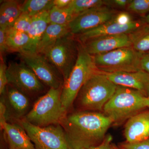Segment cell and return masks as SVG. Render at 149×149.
Listing matches in <instances>:
<instances>
[{
  "label": "cell",
  "instance_id": "1",
  "mask_svg": "<svg viewBox=\"0 0 149 149\" xmlns=\"http://www.w3.org/2000/svg\"><path fill=\"white\" fill-rule=\"evenodd\" d=\"M112 120L102 112L77 111L67 114L61 125L72 149H90L100 145Z\"/></svg>",
  "mask_w": 149,
  "mask_h": 149
},
{
  "label": "cell",
  "instance_id": "2",
  "mask_svg": "<svg viewBox=\"0 0 149 149\" xmlns=\"http://www.w3.org/2000/svg\"><path fill=\"white\" fill-rule=\"evenodd\" d=\"M117 87L104 72L98 70L83 85L73 104L78 111L101 112Z\"/></svg>",
  "mask_w": 149,
  "mask_h": 149
},
{
  "label": "cell",
  "instance_id": "3",
  "mask_svg": "<svg viewBox=\"0 0 149 149\" xmlns=\"http://www.w3.org/2000/svg\"><path fill=\"white\" fill-rule=\"evenodd\" d=\"M148 98L140 91L117 85L116 91L104 107L102 113L113 124H119L148 107Z\"/></svg>",
  "mask_w": 149,
  "mask_h": 149
},
{
  "label": "cell",
  "instance_id": "4",
  "mask_svg": "<svg viewBox=\"0 0 149 149\" xmlns=\"http://www.w3.org/2000/svg\"><path fill=\"white\" fill-rule=\"evenodd\" d=\"M62 88H50L37 99L23 119L40 127L61 124L68 114L62 103Z\"/></svg>",
  "mask_w": 149,
  "mask_h": 149
},
{
  "label": "cell",
  "instance_id": "5",
  "mask_svg": "<svg viewBox=\"0 0 149 149\" xmlns=\"http://www.w3.org/2000/svg\"><path fill=\"white\" fill-rule=\"evenodd\" d=\"M98 70L93 56L86 52L81 43L79 44L76 63L62 88V103L68 111L83 85Z\"/></svg>",
  "mask_w": 149,
  "mask_h": 149
},
{
  "label": "cell",
  "instance_id": "6",
  "mask_svg": "<svg viewBox=\"0 0 149 149\" xmlns=\"http://www.w3.org/2000/svg\"><path fill=\"white\" fill-rule=\"evenodd\" d=\"M141 54L132 47H127L92 56L99 71L105 73H114L142 70L140 65Z\"/></svg>",
  "mask_w": 149,
  "mask_h": 149
},
{
  "label": "cell",
  "instance_id": "7",
  "mask_svg": "<svg viewBox=\"0 0 149 149\" xmlns=\"http://www.w3.org/2000/svg\"><path fill=\"white\" fill-rule=\"evenodd\" d=\"M70 32L60 38L43 55L56 68L64 79L69 76L75 65L79 45Z\"/></svg>",
  "mask_w": 149,
  "mask_h": 149
},
{
  "label": "cell",
  "instance_id": "8",
  "mask_svg": "<svg viewBox=\"0 0 149 149\" xmlns=\"http://www.w3.org/2000/svg\"><path fill=\"white\" fill-rule=\"evenodd\" d=\"M36 149H72L70 146L64 129L61 124L45 127L36 126L24 119L20 120Z\"/></svg>",
  "mask_w": 149,
  "mask_h": 149
},
{
  "label": "cell",
  "instance_id": "9",
  "mask_svg": "<svg viewBox=\"0 0 149 149\" xmlns=\"http://www.w3.org/2000/svg\"><path fill=\"white\" fill-rule=\"evenodd\" d=\"M8 84L28 97L40 94L45 90L43 83L24 63L11 62L7 66Z\"/></svg>",
  "mask_w": 149,
  "mask_h": 149
},
{
  "label": "cell",
  "instance_id": "10",
  "mask_svg": "<svg viewBox=\"0 0 149 149\" xmlns=\"http://www.w3.org/2000/svg\"><path fill=\"white\" fill-rule=\"evenodd\" d=\"M19 56L43 84L50 88H62L64 83L63 77L45 56L37 53H25L19 54Z\"/></svg>",
  "mask_w": 149,
  "mask_h": 149
},
{
  "label": "cell",
  "instance_id": "11",
  "mask_svg": "<svg viewBox=\"0 0 149 149\" xmlns=\"http://www.w3.org/2000/svg\"><path fill=\"white\" fill-rule=\"evenodd\" d=\"M115 13L107 5L91 9L77 15L69 24L72 35L80 33L99 27L111 20Z\"/></svg>",
  "mask_w": 149,
  "mask_h": 149
},
{
  "label": "cell",
  "instance_id": "12",
  "mask_svg": "<svg viewBox=\"0 0 149 149\" xmlns=\"http://www.w3.org/2000/svg\"><path fill=\"white\" fill-rule=\"evenodd\" d=\"M145 23L144 20H133L128 24H121L116 22L113 17L99 27L77 35V38L81 44H84L89 40L102 36L130 34Z\"/></svg>",
  "mask_w": 149,
  "mask_h": 149
},
{
  "label": "cell",
  "instance_id": "13",
  "mask_svg": "<svg viewBox=\"0 0 149 149\" xmlns=\"http://www.w3.org/2000/svg\"><path fill=\"white\" fill-rule=\"evenodd\" d=\"M81 44L86 52L93 56L132 46L129 34L102 36Z\"/></svg>",
  "mask_w": 149,
  "mask_h": 149
},
{
  "label": "cell",
  "instance_id": "14",
  "mask_svg": "<svg viewBox=\"0 0 149 149\" xmlns=\"http://www.w3.org/2000/svg\"><path fill=\"white\" fill-rule=\"evenodd\" d=\"M1 95V100L5 105L7 109V120L8 116L19 119L24 118L29 112L31 102L27 95L10 85L6 86Z\"/></svg>",
  "mask_w": 149,
  "mask_h": 149
},
{
  "label": "cell",
  "instance_id": "15",
  "mask_svg": "<svg viewBox=\"0 0 149 149\" xmlns=\"http://www.w3.org/2000/svg\"><path fill=\"white\" fill-rule=\"evenodd\" d=\"M104 73L116 85L137 90L148 96L149 92V74L143 70Z\"/></svg>",
  "mask_w": 149,
  "mask_h": 149
},
{
  "label": "cell",
  "instance_id": "16",
  "mask_svg": "<svg viewBox=\"0 0 149 149\" xmlns=\"http://www.w3.org/2000/svg\"><path fill=\"white\" fill-rule=\"evenodd\" d=\"M126 143H139L149 138V111H142L129 118L124 126Z\"/></svg>",
  "mask_w": 149,
  "mask_h": 149
},
{
  "label": "cell",
  "instance_id": "17",
  "mask_svg": "<svg viewBox=\"0 0 149 149\" xmlns=\"http://www.w3.org/2000/svg\"><path fill=\"white\" fill-rule=\"evenodd\" d=\"M1 128L4 131L9 149H36L21 125L6 122Z\"/></svg>",
  "mask_w": 149,
  "mask_h": 149
},
{
  "label": "cell",
  "instance_id": "18",
  "mask_svg": "<svg viewBox=\"0 0 149 149\" xmlns=\"http://www.w3.org/2000/svg\"><path fill=\"white\" fill-rule=\"evenodd\" d=\"M49 12V11L43 12L32 17L31 28L28 33L30 38L28 53H36L41 38L50 24Z\"/></svg>",
  "mask_w": 149,
  "mask_h": 149
},
{
  "label": "cell",
  "instance_id": "19",
  "mask_svg": "<svg viewBox=\"0 0 149 149\" xmlns=\"http://www.w3.org/2000/svg\"><path fill=\"white\" fill-rule=\"evenodd\" d=\"M69 32V25L49 24L41 38L36 53L44 54L58 40Z\"/></svg>",
  "mask_w": 149,
  "mask_h": 149
},
{
  "label": "cell",
  "instance_id": "20",
  "mask_svg": "<svg viewBox=\"0 0 149 149\" xmlns=\"http://www.w3.org/2000/svg\"><path fill=\"white\" fill-rule=\"evenodd\" d=\"M30 38L27 33L19 32L13 28L6 29V52L19 54L28 53Z\"/></svg>",
  "mask_w": 149,
  "mask_h": 149
},
{
  "label": "cell",
  "instance_id": "21",
  "mask_svg": "<svg viewBox=\"0 0 149 149\" xmlns=\"http://www.w3.org/2000/svg\"><path fill=\"white\" fill-rule=\"evenodd\" d=\"M21 4L16 1H6L0 7V28H11L22 13Z\"/></svg>",
  "mask_w": 149,
  "mask_h": 149
},
{
  "label": "cell",
  "instance_id": "22",
  "mask_svg": "<svg viewBox=\"0 0 149 149\" xmlns=\"http://www.w3.org/2000/svg\"><path fill=\"white\" fill-rule=\"evenodd\" d=\"M129 35L135 51L141 54L149 52V24L145 23Z\"/></svg>",
  "mask_w": 149,
  "mask_h": 149
},
{
  "label": "cell",
  "instance_id": "23",
  "mask_svg": "<svg viewBox=\"0 0 149 149\" xmlns=\"http://www.w3.org/2000/svg\"><path fill=\"white\" fill-rule=\"evenodd\" d=\"M54 6L51 0H27L21 4L22 13L32 17L43 12L49 11Z\"/></svg>",
  "mask_w": 149,
  "mask_h": 149
},
{
  "label": "cell",
  "instance_id": "24",
  "mask_svg": "<svg viewBox=\"0 0 149 149\" xmlns=\"http://www.w3.org/2000/svg\"><path fill=\"white\" fill-rule=\"evenodd\" d=\"M77 15L68 8H59L53 6L49 12L50 24L58 25H69Z\"/></svg>",
  "mask_w": 149,
  "mask_h": 149
},
{
  "label": "cell",
  "instance_id": "25",
  "mask_svg": "<svg viewBox=\"0 0 149 149\" xmlns=\"http://www.w3.org/2000/svg\"><path fill=\"white\" fill-rule=\"evenodd\" d=\"M108 1L102 0H72L67 7L75 14H79L91 9L107 5Z\"/></svg>",
  "mask_w": 149,
  "mask_h": 149
},
{
  "label": "cell",
  "instance_id": "26",
  "mask_svg": "<svg viewBox=\"0 0 149 149\" xmlns=\"http://www.w3.org/2000/svg\"><path fill=\"white\" fill-rule=\"evenodd\" d=\"M32 22V17L27 13H22L15 22L12 28L17 31L28 34Z\"/></svg>",
  "mask_w": 149,
  "mask_h": 149
},
{
  "label": "cell",
  "instance_id": "27",
  "mask_svg": "<svg viewBox=\"0 0 149 149\" xmlns=\"http://www.w3.org/2000/svg\"><path fill=\"white\" fill-rule=\"evenodd\" d=\"M128 8L139 14L146 13L149 12V0H132Z\"/></svg>",
  "mask_w": 149,
  "mask_h": 149
},
{
  "label": "cell",
  "instance_id": "28",
  "mask_svg": "<svg viewBox=\"0 0 149 149\" xmlns=\"http://www.w3.org/2000/svg\"><path fill=\"white\" fill-rule=\"evenodd\" d=\"M7 66L6 65L2 55H1L0 63V94L2 95L5 91L6 86L8 85L6 75Z\"/></svg>",
  "mask_w": 149,
  "mask_h": 149
},
{
  "label": "cell",
  "instance_id": "29",
  "mask_svg": "<svg viewBox=\"0 0 149 149\" xmlns=\"http://www.w3.org/2000/svg\"><path fill=\"white\" fill-rule=\"evenodd\" d=\"M121 149H149V138L139 143H125L121 144Z\"/></svg>",
  "mask_w": 149,
  "mask_h": 149
},
{
  "label": "cell",
  "instance_id": "30",
  "mask_svg": "<svg viewBox=\"0 0 149 149\" xmlns=\"http://www.w3.org/2000/svg\"><path fill=\"white\" fill-rule=\"evenodd\" d=\"M113 19L116 22L121 24H127L133 21L130 15L125 12L116 15Z\"/></svg>",
  "mask_w": 149,
  "mask_h": 149
},
{
  "label": "cell",
  "instance_id": "31",
  "mask_svg": "<svg viewBox=\"0 0 149 149\" xmlns=\"http://www.w3.org/2000/svg\"><path fill=\"white\" fill-rule=\"evenodd\" d=\"M112 139V136L111 135H107L100 145L90 149H112L111 142Z\"/></svg>",
  "mask_w": 149,
  "mask_h": 149
},
{
  "label": "cell",
  "instance_id": "32",
  "mask_svg": "<svg viewBox=\"0 0 149 149\" xmlns=\"http://www.w3.org/2000/svg\"><path fill=\"white\" fill-rule=\"evenodd\" d=\"M140 65L141 70L149 74V52L142 54Z\"/></svg>",
  "mask_w": 149,
  "mask_h": 149
},
{
  "label": "cell",
  "instance_id": "33",
  "mask_svg": "<svg viewBox=\"0 0 149 149\" xmlns=\"http://www.w3.org/2000/svg\"><path fill=\"white\" fill-rule=\"evenodd\" d=\"M0 51L1 55L6 52V29L0 28Z\"/></svg>",
  "mask_w": 149,
  "mask_h": 149
},
{
  "label": "cell",
  "instance_id": "34",
  "mask_svg": "<svg viewBox=\"0 0 149 149\" xmlns=\"http://www.w3.org/2000/svg\"><path fill=\"white\" fill-rule=\"evenodd\" d=\"M6 122H7L6 107L4 103L1 101V102H0V125H1V128Z\"/></svg>",
  "mask_w": 149,
  "mask_h": 149
},
{
  "label": "cell",
  "instance_id": "35",
  "mask_svg": "<svg viewBox=\"0 0 149 149\" xmlns=\"http://www.w3.org/2000/svg\"><path fill=\"white\" fill-rule=\"evenodd\" d=\"M71 1L72 0H54V6L59 8H65L69 5Z\"/></svg>",
  "mask_w": 149,
  "mask_h": 149
},
{
  "label": "cell",
  "instance_id": "36",
  "mask_svg": "<svg viewBox=\"0 0 149 149\" xmlns=\"http://www.w3.org/2000/svg\"><path fill=\"white\" fill-rule=\"evenodd\" d=\"M132 0H113L111 1V3H113V4L117 6L120 7H125L127 6L131 2Z\"/></svg>",
  "mask_w": 149,
  "mask_h": 149
},
{
  "label": "cell",
  "instance_id": "37",
  "mask_svg": "<svg viewBox=\"0 0 149 149\" xmlns=\"http://www.w3.org/2000/svg\"><path fill=\"white\" fill-rule=\"evenodd\" d=\"M144 21H145L146 23L149 24V12L148 15L145 17V18L144 19Z\"/></svg>",
  "mask_w": 149,
  "mask_h": 149
},
{
  "label": "cell",
  "instance_id": "38",
  "mask_svg": "<svg viewBox=\"0 0 149 149\" xmlns=\"http://www.w3.org/2000/svg\"><path fill=\"white\" fill-rule=\"evenodd\" d=\"M112 149H121L119 148H118L116 146H114V145H112Z\"/></svg>",
  "mask_w": 149,
  "mask_h": 149
},
{
  "label": "cell",
  "instance_id": "39",
  "mask_svg": "<svg viewBox=\"0 0 149 149\" xmlns=\"http://www.w3.org/2000/svg\"><path fill=\"white\" fill-rule=\"evenodd\" d=\"M147 98H148V107L149 108V92L148 94V96H147Z\"/></svg>",
  "mask_w": 149,
  "mask_h": 149
}]
</instances>
